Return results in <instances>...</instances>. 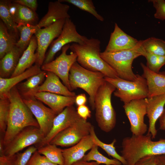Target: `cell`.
<instances>
[{"label": "cell", "mask_w": 165, "mask_h": 165, "mask_svg": "<svg viewBox=\"0 0 165 165\" xmlns=\"http://www.w3.org/2000/svg\"><path fill=\"white\" fill-rule=\"evenodd\" d=\"M152 139L151 134H148L124 138L121 153L126 165H134L145 156L165 155V139L155 141Z\"/></svg>", "instance_id": "6da1fadb"}, {"label": "cell", "mask_w": 165, "mask_h": 165, "mask_svg": "<svg viewBox=\"0 0 165 165\" xmlns=\"http://www.w3.org/2000/svg\"><path fill=\"white\" fill-rule=\"evenodd\" d=\"M10 101V110L7 127L3 137L5 147L24 128L33 126L39 128L30 110L24 102L16 86L8 95Z\"/></svg>", "instance_id": "7a4b0ae2"}, {"label": "cell", "mask_w": 165, "mask_h": 165, "mask_svg": "<svg viewBox=\"0 0 165 165\" xmlns=\"http://www.w3.org/2000/svg\"><path fill=\"white\" fill-rule=\"evenodd\" d=\"M100 45V40L91 38L83 44L73 43L69 49L76 54L77 62L84 68L101 72L105 77L119 78L115 71L101 57Z\"/></svg>", "instance_id": "3957f363"}, {"label": "cell", "mask_w": 165, "mask_h": 165, "mask_svg": "<svg viewBox=\"0 0 165 165\" xmlns=\"http://www.w3.org/2000/svg\"><path fill=\"white\" fill-rule=\"evenodd\" d=\"M105 76L102 73L87 69L77 61L72 66L69 75L71 91L80 88L89 95V101L92 110L95 109L96 94L99 88L105 82Z\"/></svg>", "instance_id": "277c9868"}, {"label": "cell", "mask_w": 165, "mask_h": 165, "mask_svg": "<svg viewBox=\"0 0 165 165\" xmlns=\"http://www.w3.org/2000/svg\"><path fill=\"white\" fill-rule=\"evenodd\" d=\"M116 90L113 85L106 81L99 88L95 96L96 120L100 128L106 133L111 131L116 123V113L111 99Z\"/></svg>", "instance_id": "5b68a950"}, {"label": "cell", "mask_w": 165, "mask_h": 165, "mask_svg": "<svg viewBox=\"0 0 165 165\" xmlns=\"http://www.w3.org/2000/svg\"><path fill=\"white\" fill-rule=\"evenodd\" d=\"M140 40L134 48L113 52H101V57L115 71L119 78L127 80L134 81L137 75L133 72V61L142 56Z\"/></svg>", "instance_id": "8992f818"}, {"label": "cell", "mask_w": 165, "mask_h": 165, "mask_svg": "<svg viewBox=\"0 0 165 165\" xmlns=\"http://www.w3.org/2000/svg\"><path fill=\"white\" fill-rule=\"evenodd\" d=\"M137 75V78L134 81L127 80L119 77L111 78L105 76V79L116 87V90L113 92L114 96L125 104L148 97V89L145 79L142 75Z\"/></svg>", "instance_id": "52a82bcc"}, {"label": "cell", "mask_w": 165, "mask_h": 165, "mask_svg": "<svg viewBox=\"0 0 165 165\" xmlns=\"http://www.w3.org/2000/svg\"><path fill=\"white\" fill-rule=\"evenodd\" d=\"M88 39L85 36L78 33L76 26L70 18L66 19L61 34L50 45V48L46 54L43 64L53 61L56 53L64 46L71 42L83 44Z\"/></svg>", "instance_id": "ba28073f"}, {"label": "cell", "mask_w": 165, "mask_h": 165, "mask_svg": "<svg viewBox=\"0 0 165 165\" xmlns=\"http://www.w3.org/2000/svg\"><path fill=\"white\" fill-rule=\"evenodd\" d=\"M92 126L90 122L81 118L58 133L50 143L62 147H71L90 135Z\"/></svg>", "instance_id": "9c48e42d"}, {"label": "cell", "mask_w": 165, "mask_h": 165, "mask_svg": "<svg viewBox=\"0 0 165 165\" xmlns=\"http://www.w3.org/2000/svg\"><path fill=\"white\" fill-rule=\"evenodd\" d=\"M44 138L39 128L27 127L19 132L4 147V156H13L25 148L38 144Z\"/></svg>", "instance_id": "30bf717a"}, {"label": "cell", "mask_w": 165, "mask_h": 165, "mask_svg": "<svg viewBox=\"0 0 165 165\" xmlns=\"http://www.w3.org/2000/svg\"><path fill=\"white\" fill-rule=\"evenodd\" d=\"M70 46L69 44L64 46L61 49V53L58 57L48 63L43 64L41 68L42 71L51 72L56 75L71 91L69 83V73L72 66L77 61V55L72 52L69 54H67V51Z\"/></svg>", "instance_id": "8fae6325"}, {"label": "cell", "mask_w": 165, "mask_h": 165, "mask_svg": "<svg viewBox=\"0 0 165 165\" xmlns=\"http://www.w3.org/2000/svg\"><path fill=\"white\" fill-rule=\"evenodd\" d=\"M65 20H59L47 27L39 29L35 34L37 44L35 64L40 67L43 65L47 49L61 34Z\"/></svg>", "instance_id": "7c38bea8"}, {"label": "cell", "mask_w": 165, "mask_h": 165, "mask_svg": "<svg viewBox=\"0 0 165 165\" xmlns=\"http://www.w3.org/2000/svg\"><path fill=\"white\" fill-rule=\"evenodd\" d=\"M123 107L130 123L132 135H144L148 130L147 126L144 122L146 114L145 99L134 100L124 104Z\"/></svg>", "instance_id": "4fadbf2b"}, {"label": "cell", "mask_w": 165, "mask_h": 165, "mask_svg": "<svg viewBox=\"0 0 165 165\" xmlns=\"http://www.w3.org/2000/svg\"><path fill=\"white\" fill-rule=\"evenodd\" d=\"M81 118L73 105L65 108L54 118L52 127L48 134L41 142L35 145V146L38 149L50 143L52 139L58 133Z\"/></svg>", "instance_id": "5bb4252c"}, {"label": "cell", "mask_w": 165, "mask_h": 165, "mask_svg": "<svg viewBox=\"0 0 165 165\" xmlns=\"http://www.w3.org/2000/svg\"><path fill=\"white\" fill-rule=\"evenodd\" d=\"M23 99L35 118L39 129L45 137L51 130L54 119L57 115L36 98Z\"/></svg>", "instance_id": "9a60e30c"}, {"label": "cell", "mask_w": 165, "mask_h": 165, "mask_svg": "<svg viewBox=\"0 0 165 165\" xmlns=\"http://www.w3.org/2000/svg\"><path fill=\"white\" fill-rule=\"evenodd\" d=\"M145 99L146 115L148 119L149 127L147 134H151L153 139L156 138L157 134L156 123L164 108L165 93L148 97Z\"/></svg>", "instance_id": "2e32d148"}, {"label": "cell", "mask_w": 165, "mask_h": 165, "mask_svg": "<svg viewBox=\"0 0 165 165\" xmlns=\"http://www.w3.org/2000/svg\"><path fill=\"white\" fill-rule=\"evenodd\" d=\"M138 41L124 32L115 23L114 30L104 52H113L130 50L136 46Z\"/></svg>", "instance_id": "e0dca14e"}, {"label": "cell", "mask_w": 165, "mask_h": 165, "mask_svg": "<svg viewBox=\"0 0 165 165\" xmlns=\"http://www.w3.org/2000/svg\"><path fill=\"white\" fill-rule=\"evenodd\" d=\"M76 96L68 97L45 92H38L35 95L36 99L47 105L57 115L65 108L73 105Z\"/></svg>", "instance_id": "ac0fdd59"}, {"label": "cell", "mask_w": 165, "mask_h": 165, "mask_svg": "<svg viewBox=\"0 0 165 165\" xmlns=\"http://www.w3.org/2000/svg\"><path fill=\"white\" fill-rule=\"evenodd\" d=\"M69 5L60 2L59 0L50 2L48 5V10L46 14L37 24L38 29L46 28L56 21L70 18L68 13Z\"/></svg>", "instance_id": "d6986e66"}, {"label": "cell", "mask_w": 165, "mask_h": 165, "mask_svg": "<svg viewBox=\"0 0 165 165\" xmlns=\"http://www.w3.org/2000/svg\"><path fill=\"white\" fill-rule=\"evenodd\" d=\"M95 145L90 135L70 147L63 149L64 165H72L83 159L86 152Z\"/></svg>", "instance_id": "ffe728a7"}, {"label": "cell", "mask_w": 165, "mask_h": 165, "mask_svg": "<svg viewBox=\"0 0 165 165\" xmlns=\"http://www.w3.org/2000/svg\"><path fill=\"white\" fill-rule=\"evenodd\" d=\"M142 76L145 79L148 89V97L165 93V72H155L150 70L141 62Z\"/></svg>", "instance_id": "44dd1931"}, {"label": "cell", "mask_w": 165, "mask_h": 165, "mask_svg": "<svg viewBox=\"0 0 165 165\" xmlns=\"http://www.w3.org/2000/svg\"><path fill=\"white\" fill-rule=\"evenodd\" d=\"M10 10L13 19L17 25H35L38 23V16L36 11L12 0Z\"/></svg>", "instance_id": "7402d4cb"}, {"label": "cell", "mask_w": 165, "mask_h": 165, "mask_svg": "<svg viewBox=\"0 0 165 165\" xmlns=\"http://www.w3.org/2000/svg\"><path fill=\"white\" fill-rule=\"evenodd\" d=\"M41 67L37 64L33 65L23 72L9 78L0 77V97L7 96L10 90L22 81L41 72Z\"/></svg>", "instance_id": "603a6c76"}, {"label": "cell", "mask_w": 165, "mask_h": 165, "mask_svg": "<svg viewBox=\"0 0 165 165\" xmlns=\"http://www.w3.org/2000/svg\"><path fill=\"white\" fill-rule=\"evenodd\" d=\"M46 72L42 71L41 72L30 77L25 81L16 86L23 99L35 98V95L38 92L39 87L46 77Z\"/></svg>", "instance_id": "cb8c5ba5"}, {"label": "cell", "mask_w": 165, "mask_h": 165, "mask_svg": "<svg viewBox=\"0 0 165 165\" xmlns=\"http://www.w3.org/2000/svg\"><path fill=\"white\" fill-rule=\"evenodd\" d=\"M39 92H48L71 97L76 96L75 92L70 91L61 82L58 76L50 72H46L45 80L39 87Z\"/></svg>", "instance_id": "d4e9b609"}, {"label": "cell", "mask_w": 165, "mask_h": 165, "mask_svg": "<svg viewBox=\"0 0 165 165\" xmlns=\"http://www.w3.org/2000/svg\"><path fill=\"white\" fill-rule=\"evenodd\" d=\"M37 47V40L34 35L32 37L28 46L20 57L17 66L11 77L23 72L35 63L37 55L35 52Z\"/></svg>", "instance_id": "484cf974"}, {"label": "cell", "mask_w": 165, "mask_h": 165, "mask_svg": "<svg viewBox=\"0 0 165 165\" xmlns=\"http://www.w3.org/2000/svg\"><path fill=\"white\" fill-rule=\"evenodd\" d=\"M22 53L16 46L0 61V77H10L15 70Z\"/></svg>", "instance_id": "4316f807"}, {"label": "cell", "mask_w": 165, "mask_h": 165, "mask_svg": "<svg viewBox=\"0 0 165 165\" xmlns=\"http://www.w3.org/2000/svg\"><path fill=\"white\" fill-rule=\"evenodd\" d=\"M19 38L10 32L5 25L0 21V59L15 46Z\"/></svg>", "instance_id": "83f0119b"}, {"label": "cell", "mask_w": 165, "mask_h": 165, "mask_svg": "<svg viewBox=\"0 0 165 165\" xmlns=\"http://www.w3.org/2000/svg\"><path fill=\"white\" fill-rule=\"evenodd\" d=\"M19 38L16 46L20 50L22 54L28 46L31 39L39 29L36 25H17Z\"/></svg>", "instance_id": "f1b7e54d"}, {"label": "cell", "mask_w": 165, "mask_h": 165, "mask_svg": "<svg viewBox=\"0 0 165 165\" xmlns=\"http://www.w3.org/2000/svg\"><path fill=\"white\" fill-rule=\"evenodd\" d=\"M11 2V0H0V17L9 31L19 38L17 25L14 22L10 12Z\"/></svg>", "instance_id": "f546056e"}, {"label": "cell", "mask_w": 165, "mask_h": 165, "mask_svg": "<svg viewBox=\"0 0 165 165\" xmlns=\"http://www.w3.org/2000/svg\"><path fill=\"white\" fill-rule=\"evenodd\" d=\"M143 52L157 56H165V41L154 37L141 40Z\"/></svg>", "instance_id": "4dcf8cb0"}, {"label": "cell", "mask_w": 165, "mask_h": 165, "mask_svg": "<svg viewBox=\"0 0 165 165\" xmlns=\"http://www.w3.org/2000/svg\"><path fill=\"white\" fill-rule=\"evenodd\" d=\"M90 135L95 144L100 147L109 156L112 157L114 159L119 161L123 165H126V162L123 157L119 155L116 152L115 145L116 140L114 139L112 142L109 144L104 143L101 141L97 136L94 127L92 126L90 131Z\"/></svg>", "instance_id": "1f68e13d"}, {"label": "cell", "mask_w": 165, "mask_h": 165, "mask_svg": "<svg viewBox=\"0 0 165 165\" xmlns=\"http://www.w3.org/2000/svg\"><path fill=\"white\" fill-rule=\"evenodd\" d=\"M62 150L55 145L49 143L37 149L38 152L51 162L58 165H64Z\"/></svg>", "instance_id": "d6a6232c"}, {"label": "cell", "mask_w": 165, "mask_h": 165, "mask_svg": "<svg viewBox=\"0 0 165 165\" xmlns=\"http://www.w3.org/2000/svg\"><path fill=\"white\" fill-rule=\"evenodd\" d=\"M82 159L87 162L95 161L100 164L114 165L122 164L116 159H109L103 155L98 151V146L95 144Z\"/></svg>", "instance_id": "836d02e7"}, {"label": "cell", "mask_w": 165, "mask_h": 165, "mask_svg": "<svg viewBox=\"0 0 165 165\" xmlns=\"http://www.w3.org/2000/svg\"><path fill=\"white\" fill-rule=\"evenodd\" d=\"M60 2H66L75 6L79 9L86 11L93 15L97 20L103 21L104 18L96 10L92 0H59Z\"/></svg>", "instance_id": "e575fe53"}, {"label": "cell", "mask_w": 165, "mask_h": 165, "mask_svg": "<svg viewBox=\"0 0 165 165\" xmlns=\"http://www.w3.org/2000/svg\"><path fill=\"white\" fill-rule=\"evenodd\" d=\"M10 110L8 96L0 97V131L5 134L7 127Z\"/></svg>", "instance_id": "d590c367"}, {"label": "cell", "mask_w": 165, "mask_h": 165, "mask_svg": "<svg viewBox=\"0 0 165 165\" xmlns=\"http://www.w3.org/2000/svg\"><path fill=\"white\" fill-rule=\"evenodd\" d=\"M37 150L35 145H32L23 152L16 154L15 165H26L32 154Z\"/></svg>", "instance_id": "8d00e7d4"}, {"label": "cell", "mask_w": 165, "mask_h": 165, "mask_svg": "<svg viewBox=\"0 0 165 165\" xmlns=\"http://www.w3.org/2000/svg\"><path fill=\"white\" fill-rule=\"evenodd\" d=\"M26 165H58L48 160L39 153L37 150L32 154Z\"/></svg>", "instance_id": "74e56055"}, {"label": "cell", "mask_w": 165, "mask_h": 165, "mask_svg": "<svg viewBox=\"0 0 165 165\" xmlns=\"http://www.w3.org/2000/svg\"><path fill=\"white\" fill-rule=\"evenodd\" d=\"M142 56L147 60V67L151 70L158 72L161 68L160 66L159 56L143 52Z\"/></svg>", "instance_id": "f35d334b"}, {"label": "cell", "mask_w": 165, "mask_h": 165, "mask_svg": "<svg viewBox=\"0 0 165 165\" xmlns=\"http://www.w3.org/2000/svg\"><path fill=\"white\" fill-rule=\"evenodd\" d=\"M156 10L154 14L155 18L162 20H165V1L164 0H150Z\"/></svg>", "instance_id": "ab89813d"}, {"label": "cell", "mask_w": 165, "mask_h": 165, "mask_svg": "<svg viewBox=\"0 0 165 165\" xmlns=\"http://www.w3.org/2000/svg\"><path fill=\"white\" fill-rule=\"evenodd\" d=\"M134 165H158L157 156L144 157L138 160Z\"/></svg>", "instance_id": "60d3db41"}, {"label": "cell", "mask_w": 165, "mask_h": 165, "mask_svg": "<svg viewBox=\"0 0 165 165\" xmlns=\"http://www.w3.org/2000/svg\"><path fill=\"white\" fill-rule=\"evenodd\" d=\"M76 110L79 116L85 120L91 116V111L85 105L78 106Z\"/></svg>", "instance_id": "b9f144b4"}, {"label": "cell", "mask_w": 165, "mask_h": 165, "mask_svg": "<svg viewBox=\"0 0 165 165\" xmlns=\"http://www.w3.org/2000/svg\"><path fill=\"white\" fill-rule=\"evenodd\" d=\"M13 1L24 6L36 11L38 7L37 1L36 0H14Z\"/></svg>", "instance_id": "7bdbcfd3"}, {"label": "cell", "mask_w": 165, "mask_h": 165, "mask_svg": "<svg viewBox=\"0 0 165 165\" xmlns=\"http://www.w3.org/2000/svg\"><path fill=\"white\" fill-rule=\"evenodd\" d=\"M16 154L10 156H0V165H15Z\"/></svg>", "instance_id": "ee69618b"}, {"label": "cell", "mask_w": 165, "mask_h": 165, "mask_svg": "<svg viewBox=\"0 0 165 165\" xmlns=\"http://www.w3.org/2000/svg\"><path fill=\"white\" fill-rule=\"evenodd\" d=\"M87 101V98L84 94H81L76 96L75 103L78 106L85 105Z\"/></svg>", "instance_id": "f6af8a7d"}, {"label": "cell", "mask_w": 165, "mask_h": 165, "mask_svg": "<svg viewBox=\"0 0 165 165\" xmlns=\"http://www.w3.org/2000/svg\"><path fill=\"white\" fill-rule=\"evenodd\" d=\"M159 119L160 129L162 130H165V108H164Z\"/></svg>", "instance_id": "bcb514c9"}, {"label": "cell", "mask_w": 165, "mask_h": 165, "mask_svg": "<svg viewBox=\"0 0 165 165\" xmlns=\"http://www.w3.org/2000/svg\"><path fill=\"white\" fill-rule=\"evenodd\" d=\"M72 165H101L96 162H87L82 159L73 163Z\"/></svg>", "instance_id": "7dc6e473"}, {"label": "cell", "mask_w": 165, "mask_h": 165, "mask_svg": "<svg viewBox=\"0 0 165 165\" xmlns=\"http://www.w3.org/2000/svg\"><path fill=\"white\" fill-rule=\"evenodd\" d=\"M158 165H165V155L157 156Z\"/></svg>", "instance_id": "c3c4849f"}, {"label": "cell", "mask_w": 165, "mask_h": 165, "mask_svg": "<svg viewBox=\"0 0 165 165\" xmlns=\"http://www.w3.org/2000/svg\"><path fill=\"white\" fill-rule=\"evenodd\" d=\"M105 165L102 164V165ZM114 165H123V164H119Z\"/></svg>", "instance_id": "681fc988"}]
</instances>
